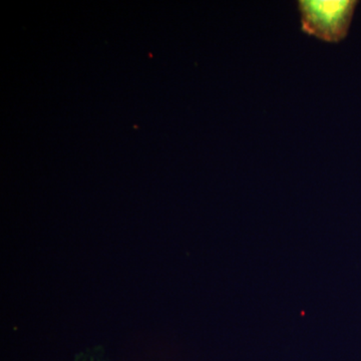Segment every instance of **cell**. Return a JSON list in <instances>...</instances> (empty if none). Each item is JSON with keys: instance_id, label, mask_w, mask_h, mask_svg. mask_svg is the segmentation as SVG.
<instances>
[{"instance_id": "1", "label": "cell", "mask_w": 361, "mask_h": 361, "mask_svg": "<svg viewBox=\"0 0 361 361\" xmlns=\"http://www.w3.org/2000/svg\"><path fill=\"white\" fill-rule=\"evenodd\" d=\"M355 0H299L302 30L327 42H339L348 35Z\"/></svg>"}]
</instances>
